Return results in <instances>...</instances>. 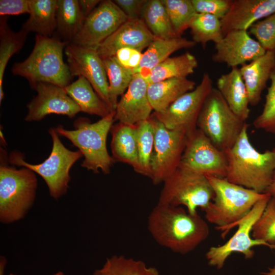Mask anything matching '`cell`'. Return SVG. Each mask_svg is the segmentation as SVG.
I'll return each mask as SVG.
<instances>
[{
    "mask_svg": "<svg viewBox=\"0 0 275 275\" xmlns=\"http://www.w3.org/2000/svg\"><path fill=\"white\" fill-rule=\"evenodd\" d=\"M154 133V145L151 159L153 184H160L179 166L187 136L183 131L170 130L151 115Z\"/></svg>",
    "mask_w": 275,
    "mask_h": 275,
    "instance_id": "cell-11",
    "label": "cell"
},
{
    "mask_svg": "<svg viewBox=\"0 0 275 275\" xmlns=\"http://www.w3.org/2000/svg\"><path fill=\"white\" fill-rule=\"evenodd\" d=\"M101 2L99 0H78L80 13L84 21Z\"/></svg>",
    "mask_w": 275,
    "mask_h": 275,
    "instance_id": "cell-44",
    "label": "cell"
},
{
    "mask_svg": "<svg viewBox=\"0 0 275 275\" xmlns=\"http://www.w3.org/2000/svg\"><path fill=\"white\" fill-rule=\"evenodd\" d=\"M196 82L187 77L173 78L148 85V97L153 110L161 113L184 94L195 88Z\"/></svg>",
    "mask_w": 275,
    "mask_h": 275,
    "instance_id": "cell-23",
    "label": "cell"
},
{
    "mask_svg": "<svg viewBox=\"0 0 275 275\" xmlns=\"http://www.w3.org/2000/svg\"><path fill=\"white\" fill-rule=\"evenodd\" d=\"M270 198L268 194L258 201L244 217L233 225L232 228L237 226V230L226 243L210 248L206 253V258L209 265L221 269L224 265L226 259L235 253L242 254L245 259H251L255 253L253 248L256 246L265 245L275 250L274 245L254 239L252 236L253 226L262 214Z\"/></svg>",
    "mask_w": 275,
    "mask_h": 275,
    "instance_id": "cell-12",
    "label": "cell"
},
{
    "mask_svg": "<svg viewBox=\"0 0 275 275\" xmlns=\"http://www.w3.org/2000/svg\"><path fill=\"white\" fill-rule=\"evenodd\" d=\"M197 13L208 14L222 20L227 14L233 0H191Z\"/></svg>",
    "mask_w": 275,
    "mask_h": 275,
    "instance_id": "cell-40",
    "label": "cell"
},
{
    "mask_svg": "<svg viewBox=\"0 0 275 275\" xmlns=\"http://www.w3.org/2000/svg\"><path fill=\"white\" fill-rule=\"evenodd\" d=\"M213 81L204 73L199 85L180 97L167 109L152 114L170 130L184 132L187 138L197 130V121L204 103L213 89Z\"/></svg>",
    "mask_w": 275,
    "mask_h": 275,
    "instance_id": "cell-10",
    "label": "cell"
},
{
    "mask_svg": "<svg viewBox=\"0 0 275 275\" xmlns=\"http://www.w3.org/2000/svg\"><path fill=\"white\" fill-rule=\"evenodd\" d=\"M275 66V50L266 51L258 59L241 65L240 71L245 85L250 105L255 106L261 99L262 91Z\"/></svg>",
    "mask_w": 275,
    "mask_h": 275,
    "instance_id": "cell-21",
    "label": "cell"
},
{
    "mask_svg": "<svg viewBox=\"0 0 275 275\" xmlns=\"http://www.w3.org/2000/svg\"><path fill=\"white\" fill-rule=\"evenodd\" d=\"M30 0H1L0 15H19L30 13Z\"/></svg>",
    "mask_w": 275,
    "mask_h": 275,
    "instance_id": "cell-42",
    "label": "cell"
},
{
    "mask_svg": "<svg viewBox=\"0 0 275 275\" xmlns=\"http://www.w3.org/2000/svg\"><path fill=\"white\" fill-rule=\"evenodd\" d=\"M155 38L141 18L128 19L99 44L96 50L103 59L114 56L119 49L123 48L142 51Z\"/></svg>",
    "mask_w": 275,
    "mask_h": 275,
    "instance_id": "cell-18",
    "label": "cell"
},
{
    "mask_svg": "<svg viewBox=\"0 0 275 275\" xmlns=\"http://www.w3.org/2000/svg\"><path fill=\"white\" fill-rule=\"evenodd\" d=\"M68 44L54 35L36 34L32 51L23 61L14 63L13 74L26 78L32 88L38 82L65 88L73 79L63 60V50Z\"/></svg>",
    "mask_w": 275,
    "mask_h": 275,
    "instance_id": "cell-3",
    "label": "cell"
},
{
    "mask_svg": "<svg viewBox=\"0 0 275 275\" xmlns=\"http://www.w3.org/2000/svg\"><path fill=\"white\" fill-rule=\"evenodd\" d=\"M35 173L23 167L0 166V221L8 224L24 218L36 197Z\"/></svg>",
    "mask_w": 275,
    "mask_h": 275,
    "instance_id": "cell-6",
    "label": "cell"
},
{
    "mask_svg": "<svg viewBox=\"0 0 275 275\" xmlns=\"http://www.w3.org/2000/svg\"><path fill=\"white\" fill-rule=\"evenodd\" d=\"M114 57L121 66L131 71L140 65L143 53L134 48H123L119 49Z\"/></svg>",
    "mask_w": 275,
    "mask_h": 275,
    "instance_id": "cell-41",
    "label": "cell"
},
{
    "mask_svg": "<svg viewBox=\"0 0 275 275\" xmlns=\"http://www.w3.org/2000/svg\"><path fill=\"white\" fill-rule=\"evenodd\" d=\"M141 18L155 38L169 39L178 37L161 0H147Z\"/></svg>",
    "mask_w": 275,
    "mask_h": 275,
    "instance_id": "cell-31",
    "label": "cell"
},
{
    "mask_svg": "<svg viewBox=\"0 0 275 275\" xmlns=\"http://www.w3.org/2000/svg\"><path fill=\"white\" fill-rule=\"evenodd\" d=\"M272 150L275 152V148L273 149ZM273 180H275V171H274V176H273Z\"/></svg>",
    "mask_w": 275,
    "mask_h": 275,
    "instance_id": "cell-47",
    "label": "cell"
},
{
    "mask_svg": "<svg viewBox=\"0 0 275 275\" xmlns=\"http://www.w3.org/2000/svg\"><path fill=\"white\" fill-rule=\"evenodd\" d=\"M215 49L212 61L215 63L225 64L231 68L254 61L266 51L245 30L229 32L215 44Z\"/></svg>",
    "mask_w": 275,
    "mask_h": 275,
    "instance_id": "cell-17",
    "label": "cell"
},
{
    "mask_svg": "<svg viewBox=\"0 0 275 275\" xmlns=\"http://www.w3.org/2000/svg\"><path fill=\"white\" fill-rule=\"evenodd\" d=\"M8 16L0 18V103L4 96L3 83L5 69L10 58L23 46L29 33L21 29L12 31L8 24Z\"/></svg>",
    "mask_w": 275,
    "mask_h": 275,
    "instance_id": "cell-30",
    "label": "cell"
},
{
    "mask_svg": "<svg viewBox=\"0 0 275 275\" xmlns=\"http://www.w3.org/2000/svg\"><path fill=\"white\" fill-rule=\"evenodd\" d=\"M198 65L196 58L191 53L186 52L167 58L143 77L148 85L170 78L187 77L194 73Z\"/></svg>",
    "mask_w": 275,
    "mask_h": 275,
    "instance_id": "cell-27",
    "label": "cell"
},
{
    "mask_svg": "<svg viewBox=\"0 0 275 275\" xmlns=\"http://www.w3.org/2000/svg\"><path fill=\"white\" fill-rule=\"evenodd\" d=\"M148 229L159 245L180 254L192 252L209 234L208 224L198 213L158 203L149 215Z\"/></svg>",
    "mask_w": 275,
    "mask_h": 275,
    "instance_id": "cell-1",
    "label": "cell"
},
{
    "mask_svg": "<svg viewBox=\"0 0 275 275\" xmlns=\"http://www.w3.org/2000/svg\"><path fill=\"white\" fill-rule=\"evenodd\" d=\"M193 40L182 37L169 39L155 38L144 53L139 66L130 71L133 74H140L142 76L159 63L170 57L173 53L184 48H190L196 45Z\"/></svg>",
    "mask_w": 275,
    "mask_h": 275,
    "instance_id": "cell-24",
    "label": "cell"
},
{
    "mask_svg": "<svg viewBox=\"0 0 275 275\" xmlns=\"http://www.w3.org/2000/svg\"><path fill=\"white\" fill-rule=\"evenodd\" d=\"M246 124L230 109L218 90L213 88L199 114L197 128L224 152L234 146Z\"/></svg>",
    "mask_w": 275,
    "mask_h": 275,
    "instance_id": "cell-8",
    "label": "cell"
},
{
    "mask_svg": "<svg viewBox=\"0 0 275 275\" xmlns=\"http://www.w3.org/2000/svg\"><path fill=\"white\" fill-rule=\"evenodd\" d=\"M128 19L112 1H101L85 20L77 35L71 42L96 49L99 44Z\"/></svg>",
    "mask_w": 275,
    "mask_h": 275,
    "instance_id": "cell-15",
    "label": "cell"
},
{
    "mask_svg": "<svg viewBox=\"0 0 275 275\" xmlns=\"http://www.w3.org/2000/svg\"><path fill=\"white\" fill-rule=\"evenodd\" d=\"M141 174L151 178V159L154 145V133L150 118L134 125Z\"/></svg>",
    "mask_w": 275,
    "mask_h": 275,
    "instance_id": "cell-35",
    "label": "cell"
},
{
    "mask_svg": "<svg viewBox=\"0 0 275 275\" xmlns=\"http://www.w3.org/2000/svg\"><path fill=\"white\" fill-rule=\"evenodd\" d=\"M158 204L183 206L191 214L203 210L213 200V189L206 176L181 166L163 181Z\"/></svg>",
    "mask_w": 275,
    "mask_h": 275,
    "instance_id": "cell-9",
    "label": "cell"
},
{
    "mask_svg": "<svg viewBox=\"0 0 275 275\" xmlns=\"http://www.w3.org/2000/svg\"><path fill=\"white\" fill-rule=\"evenodd\" d=\"M249 30L266 51L275 50V13L255 22Z\"/></svg>",
    "mask_w": 275,
    "mask_h": 275,
    "instance_id": "cell-39",
    "label": "cell"
},
{
    "mask_svg": "<svg viewBox=\"0 0 275 275\" xmlns=\"http://www.w3.org/2000/svg\"><path fill=\"white\" fill-rule=\"evenodd\" d=\"M111 148L115 161L127 163L137 173L141 174L134 125L118 122L111 130Z\"/></svg>",
    "mask_w": 275,
    "mask_h": 275,
    "instance_id": "cell-25",
    "label": "cell"
},
{
    "mask_svg": "<svg viewBox=\"0 0 275 275\" xmlns=\"http://www.w3.org/2000/svg\"><path fill=\"white\" fill-rule=\"evenodd\" d=\"M116 111L111 112L95 123L80 117L74 122V129L67 130L59 125L58 134L68 139L81 152L84 159L81 167L94 173L100 170L104 174L110 173L115 160L107 150L106 139L115 121Z\"/></svg>",
    "mask_w": 275,
    "mask_h": 275,
    "instance_id": "cell-5",
    "label": "cell"
},
{
    "mask_svg": "<svg viewBox=\"0 0 275 275\" xmlns=\"http://www.w3.org/2000/svg\"><path fill=\"white\" fill-rule=\"evenodd\" d=\"M247 124L234 146L224 152L227 160L226 179L264 194L273 180L275 152H258L251 144Z\"/></svg>",
    "mask_w": 275,
    "mask_h": 275,
    "instance_id": "cell-2",
    "label": "cell"
},
{
    "mask_svg": "<svg viewBox=\"0 0 275 275\" xmlns=\"http://www.w3.org/2000/svg\"><path fill=\"white\" fill-rule=\"evenodd\" d=\"M9 275H17L16 274H14V273H10L9 274ZM52 275H64V273L62 271H58L54 274H53Z\"/></svg>",
    "mask_w": 275,
    "mask_h": 275,
    "instance_id": "cell-46",
    "label": "cell"
},
{
    "mask_svg": "<svg viewBox=\"0 0 275 275\" xmlns=\"http://www.w3.org/2000/svg\"><path fill=\"white\" fill-rule=\"evenodd\" d=\"M64 52L71 76L84 77L99 97L113 111L104 65L96 50L69 43Z\"/></svg>",
    "mask_w": 275,
    "mask_h": 275,
    "instance_id": "cell-14",
    "label": "cell"
},
{
    "mask_svg": "<svg viewBox=\"0 0 275 275\" xmlns=\"http://www.w3.org/2000/svg\"><path fill=\"white\" fill-rule=\"evenodd\" d=\"M92 275H159L158 270L143 261L115 255L107 258L103 266Z\"/></svg>",
    "mask_w": 275,
    "mask_h": 275,
    "instance_id": "cell-32",
    "label": "cell"
},
{
    "mask_svg": "<svg viewBox=\"0 0 275 275\" xmlns=\"http://www.w3.org/2000/svg\"><path fill=\"white\" fill-rule=\"evenodd\" d=\"M33 89L37 96L27 105V122L40 121L47 115L54 114L75 117L80 109L64 89L47 82H38Z\"/></svg>",
    "mask_w": 275,
    "mask_h": 275,
    "instance_id": "cell-16",
    "label": "cell"
},
{
    "mask_svg": "<svg viewBox=\"0 0 275 275\" xmlns=\"http://www.w3.org/2000/svg\"><path fill=\"white\" fill-rule=\"evenodd\" d=\"M216 86L230 109L245 122L250 116V103L240 69L233 67L228 73L221 75L217 79Z\"/></svg>",
    "mask_w": 275,
    "mask_h": 275,
    "instance_id": "cell-22",
    "label": "cell"
},
{
    "mask_svg": "<svg viewBox=\"0 0 275 275\" xmlns=\"http://www.w3.org/2000/svg\"><path fill=\"white\" fill-rule=\"evenodd\" d=\"M265 193L269 194L271 198L275 199V180H273Z\"/></svg>",
    "mask_w": 275,
    "mask_h": 275,
    "instance_id": "cell-45",
    "label": "cell"
},
{
    "mask_svg": "<svg viewBox=\"0 0 275 275\" xmlns=\"http://www.w3.org/2000/svg\"><path fill=\"white\" fill-rule=\"evenodd\" d=\"M147 0H115L113 2L123 11L128 19L141 18Z\"/></svg>",
    "mask_w": 275,
    "mask_h": 275,
    "instance_id": "cell-43",
    "label": "cell"
},
{
    "mask_svg": "<svg viewBox=\"0 0 275 275\" xmlns=\"http://www.w3.org/2000/svg\"><path fill=\"white\" fill-rule=\"evenodd\" d=\"M173 29L178 37L187 29L197 14L191 0H161Z\"/></svg>",
    "mask_w": 275,
    "mask_h": 275,
    "instance_id": "cell-36",
    "label": "cell"
},
{
    "mask_svg": "<svg viewBox=\"0 0 275 275\" xmlns=\"http://www.w3.org/2000/svg\"><path fill=\"white\" fill-rule=\"evenodd\" d=\"M252 236L275 246V199L270 198L253 226Z\"/></svg>",
    "mask_w": 275,
    "mask_h": 275,
    "instance_id": "cell-37",
    "label": "cell"
},
{
    "mask_svg": "<svg viewBox=\"0 0 275 275\" xmlns=\"http://www.w3.org/2000/svg\"><path fill=\"white\" fill-rule=\"evenodd\" d=\"M269 79L271 83L266 95L263 109L254 120L253 124L257 129L275 134V66Z\"/></svg>",
    "mask_w": 275,
    "mask_h": 275,
    "instance_id": "cell-38",
    "label": "cell"
},
{
    "mask_svg": "<svg viewBox=\"0 0 275 275\" xmlns=\"http://www.w3.org/2000/svg\"><path fill=\"white\" fill-rule=\"evenodd\" d=\"M49 133L52 140V148L44 161L35 164L29 163L18 151L10 153L9 161L12 165L28 168L39 175L45 181L50 196L58 199L67 193L71 179L70 170L83 156L79 150L73 151L67 148L55 128L49 129Z\"/></svg>",
    "mask_w": 275,
    "mask_h": 275,
    "instance_id": "cell-7",
    "label": "cell"
},
{
    "mask_svg": "<svg viewBox=\"0 0 275 275\" xmlns=\"http://www.w3.org/2000/svg\"><path fill=\"white\" fill-rule=\"evenodd\" d=\"M274 13L275 0H233L221 20L223 36L232 31H248L255 22Z\"/></svg>",
    "mask_w": 275,
    "mask_h": 275,
    "instance_id": "cell-20",
    "label": "cell"
},
{
    "mask_svg": "<svg viewBox=\"0 0 275 275\" xmlns=\"http://www.w3.org/2000/svg\"><path fill=\"white\" fill-rule=\"evenodd\" d=\"M214 191V198L203 210L205 218L225 231V237L234 224L244 217L260 200L268 194L258 193L225 178L206 176Z\"/></svg>",
    "mask_w": 275,
    "mask_h": 275,
    "instance_id": "cell-4",
    "label": "cell"
},
{
    "mask_svg": "<svg viewBox=\"0 0 275 275\" xmlns=\"http://www.w3.org/2000/svg\"><path fill=\"white\" fill-rule=\"evenodd\" d=\"M179 166L205 176L226 178L227 176L228 163L225 153L198 128L187 138Z\"/></svg>",
    "mask_w": 275,
    "mask_h": 275,
    "instance_id": "cell-13",
    "label": "cell"
},
{
    "mask_svg": "<svg viewBox=\"0 0 275 275\" xmlns=\"http://www.w3.org/2000/svg\"><path fill=\"white\" fill-rule=\"evenodd\" d=\"M58 0H30L28 19L21 29L45 37H52L57 28Z\"/></svg>",
    "mask_w": 275,
    "mask_h": 275,
    "instance_id": "cell-26",
    "label": "cell"
},
{
    "mask_svg": "<svg viewBox=\"0 0 275 275\" xmlns=\"http://www.w3.org/2000/svg\"><path fill=\"white\" fill-rule=\"evenodd\" d=\"M108 79L109 96L114 111L116 110L118 98L127 89L133 75L117 61L114 56L103 59Z\"/></svg>",
    "mask_w": 275,
    "mask_h": 275,
    "instance_id": "cell-34",
    "label": "cell"
},
{
    "mask_svg": "<svg viewBox=\"0 0 275 275\" xmlns=\"http://www.w3.org/2000/svg\"><path fill=\"white\" fill-rule=\"evenodd\" d=\"M64 89L78 105L81 112L103 118L112 111L83 76H78L76 80Z\"/></svg>",
    "mask_w": 275,
    "mask_h": 275,
    "instance_id": "cell-28",
    "label": "cell"
},
{
    "mask_svg": "<svg viewBox=\"0 0 275 275\" xmlns=\"http://www.w3.org/2000/svg\"><path fill=\"white\" fill-rule=\"evenodd\" d=\"M148 87L140 74L133 75L126 92L118 102L115 121L134 125L150 118L153 109L148 97Z\"/></svg>",
    "mask_w": 275,
    "mask_h": 275,
    "instance_id": "cell-19",
    "label": "cell"
},
{
    "mask_svg": "<svg viewBox=\"0 0 275 275\" xmlns=\"http://www.w3.org/2000/svg\"><path fill=\"white\" fill-rule=\"evenodd\" d=\"M189 29L193 41L200 43L205 49L208 42L215 44L223 37L221 20L215 16L203 13H197L190 23Z\"/></svg>",
    "mask_w": 275,
    "mask_h": 275,
    "instance_id": "cell-33",
    "label": "cell"
},
{
    "mask_svg": "<svg viewBox=\"0 0 275 275\" xmlns=\"http://www.w3.org/2000/svg\"><path fill=\"white\" fill-rule=\"evenodd\" d=\"M56 20L54 35L67 43H71L84 22L78 0H58Z\"/></svg>",
    "mask_w": 275,
    "mask_h": 275,
    "instance_id": "cell-29",
    "label": "cell"
}]
</instances>
